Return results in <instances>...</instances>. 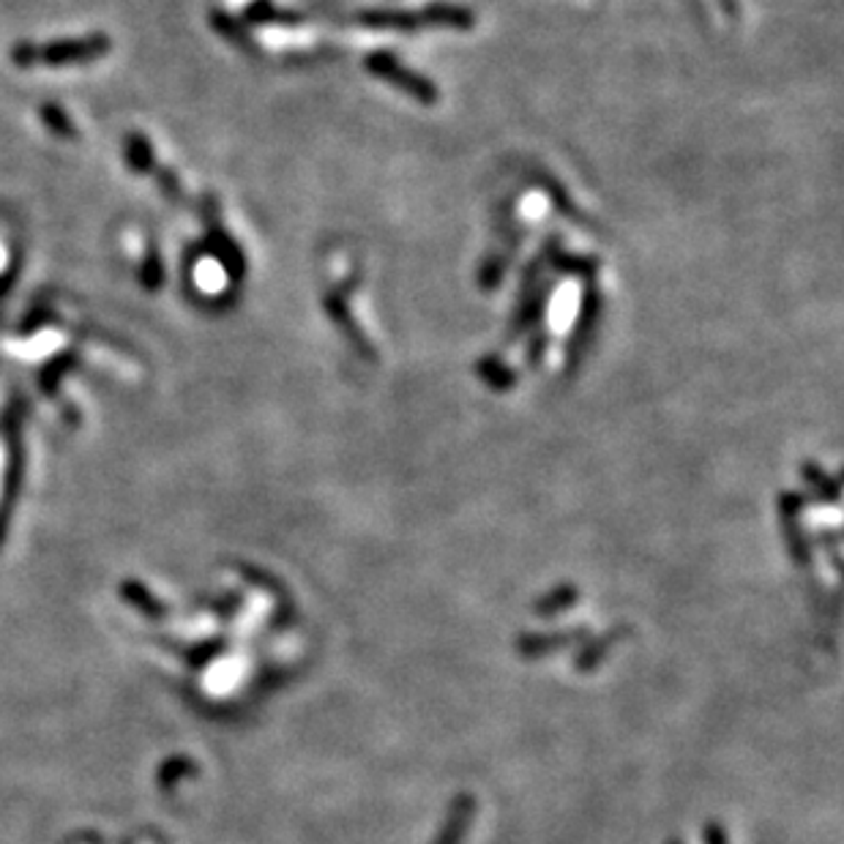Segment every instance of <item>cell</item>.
<instances>
[{
	"instance_id": "4",
	"label": "cell",
	"mask_w": 844,
	"mask_h": 844,
	"mask_svg": "<svg viewBox=\"0 0 844 844\" xmlns=\"http://www.w3.org/2000/svg\"><path fill=\"white\" fill-rule=\"evenodd\" d=\"M369 72H375L377 77H383V80H392L397 82L399 88H405V91H410L413 96L424 99V102H433L435 99V88L433 82L421 80V77L405 72V69H399V63L394 61L392 55H372L369 58Z\"/></svg>"
},
{
	"instance_id": "10",
	"label": "cell",
	"mask_w": 844,
	"mask_h": 844,
	"mask_svg": "<svg viewBox=\"0 0 844 844\" xmlns=\"http://www.w3.org/2000/svg\"><path fill=\"white\" fill-rule=\"evenodd\" d=\"M667 844H683V842H678V840H670V842H667Z\"/></svg>"
},
{
	"instance_id": "1",
	"label": "cell",
	"mask_w": 844,
	"mask_h": 844,
	"mask_svg": "<svg viewBox=\"0 0 844 844\" xmlns=\"http://www.w3.org/2000/svg\"><path fill=\"white\" fill-rule=\"evenodd\" d=\"M779 515L784 522V541H787L790 558L799 566L812 563V545L804 530V498L795 492H784L779 500Z\"/></svg>"
},
{
	"instance_id": "3",
	"label": "cell",
	"mask_w": 844,
	"mask_h": 844,
	"mask_svg": "<svg viewBox=\"0 0 844 844\" xmlns=\"http://www.w3.org/2000/svg\"><path fill=\"white\" fill-rule=\"evenodd\" d=\"M588 629L582 626H574V629H563V631H545V634H522L517 637L515 648L522 659H541L550 657V653L558 651V648H569L582 642Z\"/></svg>"
},
{
	"instance_id": "6",
	"label": "cell",
	"mask_w": 844,
	"mask_h": 844,
	"mask_svg": "<svg viewBox=\"0 0 844 844\" xmlns=\"http://www.w3.org/2000/svg\"><path fill=\"white\" fill-rule=\"evenodd\" d=\"M618 640H621V629L610 631V634H607V637H599V640H593V642H590V645L582 648L580 657L574 659L577 670H582V672L596 670V667L601 664V659L607 657V651H610V648L616 645Z\"/></svg>"
},
{
	"instance_id": "7",
	"label": "cell",
	"mask_w": 844,
	"mask_h": 844,
	"mask_svg": "<svg viewBox=\"0 0 844 844\" xmlns=\"http://www.w3.org/2000/svg\"><path fill=\"white\" fill-rule=\"evenodd\" d=\"M424 14L429 17L427 22H438V26H448V28H470L474 26V17L470 11L459 9V6L451 3H433Z\"/></svg>"
},
{
	"instance_id": "2",
	"label": "cell",
	"mask_w": 844,
	"mask_h": 844,
	"mask_svg": "<svg viewBox=\"0 0 844 844\" xmlns=\"http://www.w3.org/2000/svg\"><path fill=\"white\" fill-rule=\"evenodd\" d=\"M478 812V804L474 795H457V799L448 804L446 817H443L438 836H435L433 844H465V836H468L470 825H474Z\"/></svg>"
},
{
	"instance_id": "9",
	"label": "cell",
	"mask_w": 844,
	"mask_h": 844,
	"mask_svg": "<svg viewBox=\"0 0 844 844\" xmlns=\"http://www.w3.org/2000/svg\"><path fill=\"white\" fill-rule=\"evenodd\" d=\"M702 842L705 844H730L728 834H724L722 823H705V831H702Z\"/></svg>"
},
{
	"instance_id": "8",
	"label": "cell",
	"mask_w": 844,
	"mask_h": 844,
	"mask_svg": "<svg viewBox=\"0 0 844 844\" xmlns=\"http://www.w3.org/2000/svg\"><path fill=\"white\" fill-rule=\"evenodd\" d=\"M804 474H806V481L812 484L820 495H823V500H828V504H836V500H840V487H836V481H831L828 476L820 474V468H814V465H804Z\"/></svg>"
},
{
	"instance_id": "5",
	"label": "cell",
	"mask_w": 844,
	"mask_h": 844,
	"mask_svg": "<svg viewBox=\"0 0 844 844\" xmlns=\"http://www.w3.org/2000/svg\"><path fill=\"white\" fill-rule=\"evenodd\" d=\"M577 601H580V588L571 586V582H563V586H555L552 590H547L541 599H536L533 612L539 618H555L560 616V612H569Z\"/></svg>"
}]
</instances>
